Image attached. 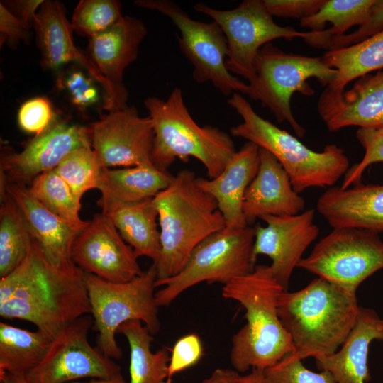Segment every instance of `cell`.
<instances>
[{
	"label": "cell",
	"instance_id": "obj_1",
	"mask_svg": "<svg viewBox=\"0 0 383 383\" xmlns=\"http://www.w3.org/2000/svg\"><path fill=\"white\" fill-rule=\"evenodd\" d=\"M84 274L79 267L68 271L52 265L33 239L23 262L0 279V316L30 322L55 338L91 313Z\"/></svg>",
	"mask_w": 383,
	"mask_h": 383
},
{
	"label": "cell",
	"instance_id": "obj_2",
	"mask_svg": "<svg viewBox=\"0 0 383 383\" xmlns=\"http://www.w3.org/2000/svg\"><path fill=\"white\" fill-rule=\"evenodd\" d=\"M359 309L356 293L318 277L300 290L282 292L277 304L292 353L301 360L336 352L353 329Z\"/></svg>",
	"mask_w": 383,
	"mask_h": 383
},
{
	"label": "cell",
	"instance_id": "obj_3",
	"mask_svg": "<svg viewBox=\"0 0 383 383\" xmlns=\"http://www.w3.org/2000/svg\"><path fill=\"white\" fill-rule=\"evenodd\" d=\"M284 291L265 265H256L252 272L223 286L222 296L238 301L245 310L246 323L231 340L230 359L238 372L266 370L294 352L277 311Z\"/></svg>",
	"mask_w": 383,
	"mask_h": 383
},
{
	"label": "cell",
	"instance_id": "obj_4",
	"mask_svg": "<svg viewBox=\"0 0 383 383\" xmlns=\"http://www.w3.org/2000/svg\"><path fill=\"white\" fill-rule=\"evenodd\" d=\"M196 178L194 172L182 170L152 198L161 245L159 259L152 263L157 280L177 274L202 240L226 228L216 199L198 185Z\"/></svg>",
	"mask_w": 383,
	"mask_h": 383
},
{
	"label": "cell",
	"instance_id": "obj_5",
	"mask_svg": "<svg viewBox=\"0 0 383 383\" xmlns=\"http://www.w3.org/2000/svg\"><path fill=\"white\" fill-rule=\"evenodd\" d=\"M144 106L152 123L151 159L157 168L167 171L177 159L187 162L193 157L204 165L209 179H213L235 153L228 133L196 123L184 104L180 88H174L166 99L147 98Z\"/></svg>",
	"mask_w": 383,
	"mask_h": 383
},
{
	"label": "cell",
	"instance_id": "obj_6",
	"mask_svg": "<svg viewBox=\"0 0 383 383\" xmlns=\"http://www.w3.org/2000/svg\"><path fill=\"white\" fill-rule=\"evenodd\" d=\"M228 103L243 122L230 129L272 154L289 177L295 192L311 187H333L346 173L349 160L343 149L327 145L321 152L307 148L295 136L258 115L240 93H233Z\"/></svg>",
	"mask_w": 383,
	"mask_h": 383
},
{
	"label": "cell",
	"instance_id": "obj_7",
	"mask_svg": "<svg viewBox=\"0 0 383 383\" xmlns=\"http://www.w3.org/2000/svg\"><path fill=\"white\" fill-rule=\"evenodd\" d=\"M255 72V78L248 83L247 95L267 108L279 123L287 122L299 138L304 137L306 130L292 113V96L295 92L312 96L315 91L307 82L309 79L315 78L327 87L338 74L322 57L285 52L272 42L258 51Z\"/></svg>",
	"mask_w": 383,
	"mask_h": 383
},
{
	"label": "cell",
	"instance_id": "obj_8",
	"mask_svg": "<svg viewBox=\"0 0 383 383\" xmlns=\"http://www.w3.org/2000/svg\"><path fill=\"white\" fill-rule=\"evenodd\" d=\"M96 347L111 359H120L123 351L115 335L118 327L131 320L145 323L152 335L160 328L154 292L157 272L151 266L140 275L126 282H113L85 273Z\"/></svg>",
	"mask_w": 383,
	"mask_h": 383
},
{
	"label": "cell",
	"instance_id": "obj_9",
	"mask_svg": "<svg viewBox=\"0 0 383 383\" xmlns=\"http://www.w3.org/2000/svg\"><path fill=\"white\" fill-rule=\"evenodd\" d=\"M255 228L223 229L212 233L192 251L183 269L175 276L157 280L155 292L158 307L170 305L189 288L202 282L223 285L252 272L255 268L254 256Z\"/></svg>",
	"mask_w": 383,
	"mask_h": 383
},
{
	"label": "cell",
	"instance_id": "obj_10",
	"mask_svg": "<svg viewBox=\"0 0 383 383\" xmlns=\"http://www.w3.org/2000/svg\"><path fill=\"white\" fill-rule=\"evenodd\" d=\"M134 4L170 18L179 31V35L176 34L179 48L192 64L193 79L197 83L210 82L225 96L235 92L248 94V84L234 77L226 68L228 43L216 21L194 20L177 4L170 0H136Z\"/></svg>",
	"mask_w": 383,
	"mask_h": 383
},
{
	"label": "cell",
	"instance_id": "obj_11",
	"mask_svg": "<svg viewBox=\"0 0 383 383\" xmlns=\"http://www.w3.org/2000/svg\"><path fill=\"white\" fill-rule=\"evenodd\" d=\"M297 267L356 293L363 281L383 269V240L367 230L333 228Z\"/></svg>",
	"mask_w": 383,
	"mask_h": 383
},
{
	"label": "cell",
	"instance_id": "obj_12",
	"mask_svg": "<svg viewBox=\"0 0 383 383\" xmlns=\"http://www.w3.org/2000/svg\"><path fill=\"white\" fill-rule=\"evenodd\" d=\"M194 10L209 16L220 26L228 47L226 68L249 82L255 78V58L263 45L277 38L304 40L311 34V31L301 32L277 24L263 0H245L231 10L216 9L204 3H196Z\"/></svg>",
	"mask_w": 383,
	"mask_h": 383
},
{
	"label": "cell",
	"instance_id": "obj_13",
	"mask_svg": "<svg viewBox=\"0 0 383 383\" xmlns=\"http://www.w3.org/2000/svg\"><path fill=\"white\" fill-rule=\"evenodd\" d=\"M93 318L75 320L51 341L40 363L25 377L26 383H68L84 378L123 376L121 367L88 340Z\"/></svg>",
	"mask_w": 383,
	"mask_h": 383
},
{
	"label": "cell",
	"instance_id": "obj_14",
	"mask_svg": "<svg viewBox=\"0 0 383 383\" xmlns=\"http://www.w3.org/2000/svg\"><path fill=\"white\" fill-rule=\"evenodd\" d=\"M88 128L91 147L104 167L154 165L152 123L149 116H140L135 106L109 111Z\"/></svg>",
	"mask_w": 383,
	"mask_h": 383
},
{
	"label": "cell",
	"instance_id": "obj_15",
	"mask_svg": "<svg viewBox=\"0 0 383 383\" xmlns=\"http://www.w3.org/2000/svg\"><path fill=\"white\" fill-rule=\"evenodd\" d=\"M89 144V128L55 120L21 152L9 148L1 152L0 184H30L40 174L55 170L74 150Z\"/></svg>",
	"mask_w": 383,
	"mask_h": 383
},
{
	"label": "cell",
	"instance_id": "obj_16",
	"mask_svg": "<svg viewBox=\"0 0 383 383\" xmlns=\"http://www.w3.org/2000/svg\"><path fill=\"white\" fill-rule=\"evenodd\" d=\"M72 257L84 272L110 282H128L143 272L133 248L103 213L94 215L79 233Z\"/></svg>",
	"mask_w": 383,
	"mask_h": 383
},
{
	"label": "cell",
	"instance_id": "obj_17",
	"mask_svg": "<svg viewBox=\"0 0 383 383\" xmlns=\"http://www.w3.org/2000/svg\"><path fill=\"white\" fill-rule=\"evenodd\" d=\"M315 211L306 209L291 216H264L255 228L254 256L269 257L274 279L288 291L290 278L308 247L316 239L319 228L314 223Z\"/></svg>",
	"mask_w": 383,
	"mask_h": 383
},
{
	"label": "cell",
	"instance_id": "obj_18",
	"mask_svg": "<svg viewBox=\"0 0 383 383\" xmlns=\"http://www.w3.org/2000/svg\"><path fill=\"white\" fill-rule=\"evenodd\" d=\"M147 32L141 20L125 16L108 30L89 38L86 54L110 87V100L104 107L109 112L128 106L123 72L136 60Z\"/></svg>",
	"mask_w": 383,
	"mask_h": 383
},
{
	"label": "cell",
	"instance_id": "obj_19",
	"mask_svg": "<svg viewBox=\"0 0 383 383\" xmlns=\"http://www.w3.org/2000/svg\"><path fill=\"white\" fill-rule=\"evenodd\" d=\"M355 80L348 90L325 88L321 93L317 110L328 131L383 128V70Z\"/></svg>",
	"mask_w": 383,
	"mask_h": 383
},
{
	"label": "cell",
	"instance_id": "obj_20",
	"mask_svg": "<svg viewBox=\"0 0 383 383\" xmlns=\"http://www.w3.org/2000/svg\"><path fill=\"white\" fill-rule=\"evenodd\" d=\"M0 191H6L18 205L32 237L47 260L60 270H77L72 249L82 230L49 211L28 192L25 186L0 184Z\"/></svg>",
	"mask_w": 383,
	"mask_h": 383
},
{
	"label": "cell",
	"instance_id": "obj_21",
	"mask_svg": "<svg viewBox=\"0 0 383 383\" xmlns=\"http://www.w3.org/2000/svg\"><path fill=\"white\" fill-rule=\"evenodd\" d=\"M33 28L43 66L52 71L70 62L82 67L103 87L104 108L111 97L109 85L87 54L75 46L72 38L74 30L66 17L63 5L57 1H44L38 11Z\"/></svg>",
	"mask_w": 383,
	"mask_h": 383
},
{
	"label": "cell",
	"instance_id": "obj_22",
	"mask_svg": "<svg viewBox=\"0 0 383 383\" xmlns=\"http://www.w3.org/2000/svg\"><path fill=\"white\" fill-rule=\"evenodd\" d=\"M305 204L279 162L268 151L260 148L258 170L245 191L242 204L247 225L264 216L300 213Z\"/></svg>",
	"mask_w": 383,
	"mask_h": 383
},
{
	"label": "cell",
	"instance_id": "obj_23",
	"mask_svg": "<svg viewBox=\"0 0 383 383\" xmlns=\"http://www.w3.org/2000/svg\"><path fill=\"white\" fill-rule=\"evenodd\" d=\"M318 212L333 228H358L383 232V184L333 186L316 203Z\"/></svg>",
	"mask_w": 383,
	"mask_h": 383
},
{
	"label": "cell",
	"instance_id": "obj_24",
	"mask_svg": "<svg viewBox=\"0 0 383 383\" xmlns=\"http://www.w3.org/2000/svg\"><path fill=\"white\" fill-rule=\"evenodd\" d=\"M260 164V148L248 141L236 151L222 172L213 179L197 177L198 185L216 201L226 227L248 226L242 210L246 189L255 178Z\"/></svg>",
	"mask_w": 383,
	"mask_h": 383
},
{
	"label": "cell",
	"instance_id": "obj_25",
	"mask_svg": "<svg viewBox=\"0 0 383 383\" xmlns=\"http://www.w3.org/2000/svg\"><path fill=\"white\" fill-rule=\"evenodd\" d=\"M374 340H383V319L373 309L360 306L356 323L340 350L316 358V365L337 383H367L369 348Z\"/></svg>",
	"mask_w": 383,
	"mask_h": 383
},
{
	"label": "cell",
	"instance_id": "obj_26",
	"mask_svg": "<svg viewBox=\"0 0 383 383\" xmlns=\"http://www.w3.org/2000/svg\"><path fill=\"white\" fill-rule=\"evenodd\" d=\"M98 204L137 257L145 256L156 263L161 245L158 213L152 198L127 203L99 200Z\"/></svg>",
	"mask_w": 383,
	"mask_h": 383
},
{
	"label": "cell",
	"instance_id": "obj_27",
	"mask_svg": "<svg viewBox=\"0 0 383 383\" xmlns=\"http://www.w3.org/2000/svg\"><path fill=\"white\" fill-rule=\"evenodd\" d=\"M174 175L154 165H140L101 170L98 189L99 200L135 202L155 196L167 188Z\"/></svg>",
	"mask_w": 383,
	"mask_h": 383
},
{
	"label": "cell",
	"instance_id": "obj_28",
	"mask_svg": "<svg viewBox=\"0 0 383 383\" xmlns=\"http://www.w3.org/2000/svg\"><path fill=\"white\" fill-rule=\"evenodd\" d=\"M374 0H325L313 15L300 20L303 28H311L306 43L324 49L328 41L345 35L353 26H360L367 18Z\"/></svg>",
	"mask_w": 383,
	"mask_h": 383
},
{
	"label": "cell",
	"instance_id": "obj_29",
	"mask_svg": "<svg viewBox=\"0 0 383 383\" xmlns=\"http://www.w3.org/2000/svg\"><path fill=\"white\" fill-rule=\"evenodd\" d=\"M52 340L39 330L30 331L1 322L0 376L25 377L43 360Z\"/></svg>",
	"mask_w": 383,
	"mask_h": 383
},
{
	"label": "cell",
	"instance_id": "obj_30",
	"mask_svg": "<svg viewBox=\"0 0 383 383\" xmlns=\"http://www.w3.org/2000/svg\"><path fill=\"white\" fill-rule=\"evenodd\" d=\"M322 59L338 72L326 88L343 91L352 81L383 68V30L358 43L328 50Z\"/></svg>",
	"mask_w": 383,
	"mask_h": 383
},
{
	"label": "cell",
	"instance_id": "obj_31",
	"mask_svg": "<svg viewBox=\"0 0 383 383\" xmlns=\"http://www.w3.org/2000/svg\"><path fill=\"white\" fill-rule=\"evenodd\" d=\"M117 333L123 335L130 348V383H166L170 362L168 350L164 348L151 350L152 335L139 320L121 325Z\"/></svg>",
	"mask_w": 383,
	"mask_h": 383
},
{
	"label": "cell",
	"instance_id": "obj_32",
	"mask_svg": "<svg viewBox=\"0 0 383 383\" xmlns=\"http://www.w3.org/2000/svg\"><path fill=\"white\" fill-rule=\"evenodd\" d=\"M0 193V277L2 278L23 262L33 238L18 205L6 191Z\"/></svg>",
	"mask_w": 383,
	"mask_h": 383
},
{
	"label": "cell",
	"instance_id": "obj_33",
	"mask_svg": "<svg viewBox=\"0 0 383 383\" xmlns=\"http://www.w3.org/2000/svg\"><path fill=\"white\" fill-rule=\"evenodd\" d=\"M30 184L28 192L49 211L78 229L89 224L79 216L81 200L55 170L40 174Z\"/></svg>",
	"mask_w": 383,
	"mask_h": 383
},
{
	"label": "cell",
	"instance_id": "obj_34",
	"mask_svg": "<svg viewBox=\"0 0 383 383\" xmlns=\"http://www.w3.org/2000/svg\"><path fill=\"white\" fill-rule=\"evenodd\" d=\"M103 168L91 145L89 144L71 152L60 162L55 171L81 200L87 191L98 189Z\"/></svg>",
	"mask_w": 383,
	"mask_h": 383
},
{
	"label": "cell",
	"instance_id": "obj_35",
	"mask_svg": "<svg viewBox=\"0 0 383 383\" xmlns=\"http://www.w3.org/2000/svg\"><path fill=\"white\" fill-rule=\"evenodd\" d=\"M123 16L115 0H82L74 9L71 26L80 35L91 38L114 26Z\"/></svg>",
	"mask_w": 383,
	"mask_h": 383
},
{
	"label": "cell",
	"instance_id": "obj_36",
	"mask_svg": "<svg viewBox=\"0 0 383 383\" xmlns=\"http://www.w3.org/2000/svg\"><path fill=\"white\" fill-rule=\"evenodd\" d=\"M265 372L273 383H337L329 372L309 370L292 353Z\"/></svg>",
	"mask_w": 383,
	"mask_h": 383
},
{
	"label": "cell",
	"instance_id": "obj_37",
	"mask_svg": "<svg viewBox=\"0 0 383 383\" xmlns=\"http://www.w3.org/2000/svg\"><path fill=\"white\" fill-rule=\"evenodd\" d=\"M356 138L365 150L362 160L353 165L344 174L340 187L346 189L361 183L362 174L372 164L383 162V128H358Z\"/></svg>",
	"mask_w": 383,
	"mask_h": 383
},
{
	"label": "cell",
	"instance_id": "obj_38",
	"mask_svg": "<svg viewBox=\"0 0 383 383\" xmlns=\"http://www.w3.org/2000/svg\"><path fill=\"white\" fill-rule=\"evenodd\" d=\"M91 75L79 70H71L59 79L60 87L68 94L71 103L78 109L84 110L100 100L99 90Z\"/></svg>",
	"mask_w": 383,
	"mask_h": 383
},
{
	"label": "cell",
	"instance_id": "obj_39",
	"mask_svg": "<svg viewBox=\"0 0 383 383\" xmlns=\"http://www.w3.org/2000/svg\"><path fill=\"white\" fill-rule=\"evenodd\" d=\"M54 110L45 97H35L25 101L18 112V123L21 130L35 135L45 131L55 121Z\"/></svg>",
	"mask_w": 383,
	"mask_h": 383
},
{
	"label": "cell",
	"instance_id": "obj_40",
	"mask_svg": "<svg viewBox=\"0 0 383 383\" xmlns=\"http://www.w3.org/2000/svg\"><path fill=\"white\" fill-rule=\"evenodd\" d=\"M203 351L201 341L196 334L180 338L171 352L166 383H172L176 374L196 365L202 357Z\"/></svg>",
	"mask_w": 383,
	"mask_h": 383
},
{
	"label": "cell",
	"instance_id": "obj_41",
	"mask_svg": "<svg viewBox=\"0 0 383 383\" xmlns=\"http://www.w3.org/2000/svg\"><path fill=\"white\" fill-rule=\"evenodd\" d=\"M383 30V0H374L367 18L353 33L330 39L325 46L328 50L358 43Z\"/></svg>",
	"mask_w": 383,
	"mask_h": 383
},
{
	"label": "cell",
	"instance_id": "obj_42",
	"mask_svg": "<svg viewBox=\"0 0 383 383\" xmlns=\"http://www.w3.org/2000/svg\"><path fill=\"white\" fill-rule=\"evenodd\" d=\"M324 2L325 0H263L272 16L300 20L316 13Z\"/></svg>",
	"mask_w": 383,
	"mask_h": 383
},
{
	"label": "cell",
	"instance_id": "obj_43",
	"mask_svg": "<svg viewBox=\"0 0 383 383\" xmlns=\"http://www.w3.org/2000/svg\"><path fill=\"white\" fill-rule=\"evenodd\" d=\"M30 38V28L9 11L4 4H0V43L8 42L13 45L20 41L28 43Z\"/></svg>",
	"mask_w": 383,
	"mask_h": 383
},
{
	"label": "cell",
	"instance_id": "obj_44",
	"mask_svg": "<svg viewBox=\"0 0 383 383\" xmlns=\"http://www.w3.org/2000/svg\"><path fill=\"white\" fill-rule=\"evenodd\" d=\"M45 1L23 0L15 1L12 4L16 10V15L30 29L34 27L38 11Z\"/></svg>",
	"mask_w": 383,
	"mask_h": 383
},
{
	"label": "cell",
	"instance_id": "obj_45",
	"mask_svg": "<svg viewBox=\"0 0 383 383\" xmlns=\"http://www.w3.org/2000/svg\"><path fill=\"white\" fill-rule=\"evenodd\" d=\"M239 375L235 370L218 368L202 383H236Z\"/></svg>",
	"mask_w": 383,
	"mask_h": 383
},
{
	"label": "cell",
	"instance_id": "obj_46",
	"mask_svg": "<svg viewBox=\"0 0 383 383\" xmlns=\"http://www.w3.org/2000/svg\"><path fill=\"white\" fill-rule=\"evenodd\" d=\"M236 383H273L265 374V370L252 369L245 375H239Z\"/></svg>",
	"mask_w": 383,
	"mask_h": 383
},
{
	"label": "cell",
	"instance_id": "obj_47",
	"mask_svg": "<svg viewBox=\"0 0 383 383\" xmlns=\"http://www.w3.org/2000/svg\"><path fill=\"white\" fill-rule=\"evenodd\" d=\"M68 383H126L123 376L109 379H92L88 382L74 381Z\"/></svg>",
	"mask_w": 383,
	"mask_h": 383
},
{
	"label": "cell",
	"instance_id": "obj_48",
	"mask_svg": "<svg viewBox=\"0 0 383 383\" xmlns=\"http://www.w3.org/2000/svg\"><path fill=\"white\" fill-rule=\"evenodd\" d=\"M1 383H26L25 377H15L9 374L0 376Z\"/></svg>",
	"mask_w": 383,
	"mask_h": 383
}]
</instances>
